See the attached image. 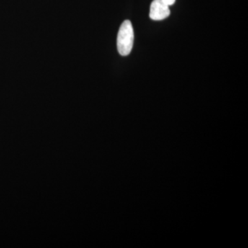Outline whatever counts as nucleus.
<instances>
[{
	"label": "nucleus",
	"instance_id": "nucleus-1",
	"mask_svg": "<svg viewBox=\"0 0 248 248\" xmlns=\"http://www.w3.org/2000/svg\"><path fill=\"white\" fill-rule=\"evenodd\" d=\"M134 43V31L130 20H125L121 25L117 35V49L122 56H127L131 52Z\"/></svg>",
	"mask_w": 248,
	"mask_h": 248
},
{
	"label": "nucleus",
	"instance_id": "nucleus-2",
	"mask_svg": "<svg viewBox=\"0 0 248 248\" xmlns=\"http://www.w3.org/2000/svg\"><path fill=\"white\" fill-rule=\"evenodd\" d=\"M170 14L169 5L163 0H154L151 5L150 17L155 21L163 20Z\"/></svg>",
	"mask_w": 248,
	"mask_h": 248
},
{
	"label": "nucleus",
	"instance_id": "nucleus-3",
	"mask_svg": "<svg viewBox=\"0 0 248 248\" xmlns=\"http://www.w3.org/2000/svg\"><path fill=\"white\" fill-rule=\"evenodd\" d=\"M163 1L170 6H171V5L174 4L176 0H163Z\"/></svg>",
	"mask_w": 248,
	"mask_h": 248
}]
</instances>
